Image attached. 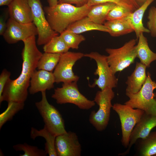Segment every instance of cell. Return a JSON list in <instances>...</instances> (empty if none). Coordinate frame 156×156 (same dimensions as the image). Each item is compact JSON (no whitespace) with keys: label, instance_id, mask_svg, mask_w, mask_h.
I'll list each match as a JSON object with an SVG mask.
<instances>
[{"label":"cell","instance_id":"obj_37","mask_svg":"<svg viewBox=\"0 0 156 156\" xmlns=\"http://www.w3.org/2000/svg\"><path fill=\"white\" fill-rule=\"evenodd\" d=\"M47 2L49 4V6L51 7H53L58 4V0H47Z\"/></svg>","mask_w":156,"mask_h":156},{"label":"cell","instance_id":"obj_30","mask_svg":"<svg viewBox=\"0 0 156 156\" xmlns=\"http://www.w3.org/2000/svg\"><path fill=\"white\" fill-rule=\"evenodd\" d=\"M16 151H22L23 154H19L20 156H46L47 154L44 150L39 149L36 146L28 144L26 143L19 144L13 146Z\"/></svg>","mask_w":156,"mask_h":156},{"label":"cell","instance_id":"obj_2","mask_svg":"<svg viewBox=\"0 0 156 156\" xmlns=\"http://www.w3.org/2000/svg\"><path fill=\"white\" fill-rule=\"evenodd\" d=\"M91 6L87 4L78 7L66 3L44 8L47 20L51 28L60 34L70 25L87 16Z\"/></svg>","mask_w":156,"mask_h":156},{"label":"cell","instance_id":"obj_14","mask_svg":"<svg viewBox=\"0 0 156 156\" xmlns=\"http://www.w3.org/2000/svg\"><path fill=\"white\" fill-rule=\"evenodd\" d=\"M156 127V116L144 112L131 132L127 149L124 152L120 153L119 155L124 156L128 154L137 140L146 137L151 130Z\"/></svg>","mask_w":156,"mask_h":156},{"label":"cell","instance_id":"obj_22","mask_svg":"<svg viewBox=\"0 0 156 156\" xmlns=\"http://www.w3.org/2000/svg\"><path fill=\"white\" fill-rule=\"evenodd\" d=\"M116 5L112 3L99 4L91 6L87 16L94 23L103 25L109 12Z\"/></svg>","mask_w":156,"mask_h":156},{"label":"cell","instance_id":"obj_1","mask_svg":"<svg viewBox=\"0 0 156 156\" xmlns=\"http://www.w3.org/2000/svg\"><path fill=\"white\" fill-rule=\"evenodd\" d=\"M23 41L24 45L21 53V73L16 79H10L6 83L0 104L3 101L25 102L27 98L31 77L37 68L38 61L42 53L36 46L35 36H31Z\"/></svg>","mask_w":156,"mask_h":156},{"label":"cell","instance_id":"obj_32","mask_svg":"<svg viewBox=\"0 0 156 156\" xmlns=\"http://www.w3.org/2000/svg\"><path fill=\"white\" fill-rule=\"evenodd\" d=\"M147 26L151 36L156 37V7L152 6L149 9L147 16Z\"/></svg>","mask_w":156,"mask_h":156},{"label":"cell","instance_id":"obj_39","mask_svg":"<svg viewBox=\"0 0 156 156\" xmlns=\"http://www.w3.org/2000/svg\"></svg>","mask_w":156,"mask_h":156},{"label":"cell","instance_id":"obj_34","mask_svg":"<svg viewBox=\"0 0 156 156\" xmlns=\"http://www.w3.org/2000/svg\"><path fill=\"white\" fill-rule=\"evenodd\" d=\"M89 0H58V3H66L74 4L78 7L87 4Z\"/></svg>","mask_w":156,"mask_h":156},{"label":"cell","instance_id":"obj_23","mask_svg":"<svg viewBox=\"0 0 156 156\" xmlns=\"http://www.w3.org/2000/svg\"><path fill=\"white\" fill-rule=\"evenodd\" d=\"M30 135L34 140L38 137H43L46 141L44 150L47 154L49 156H57L55 146L56 136L51 133L45 126L43 129L39 130L31 127Z\"/></svg>","mask_w":156,"mask_h":156},{"label":"cell","instance_id":"obj_38","mask_svg":"<svg viewBox=\"0 0 156 156\" xmlns=\"http://www.w3.org/2000/svg\"><path fill=\"white\" fill-rule=\"evenodd\" d=\"M147 0H135L140 6L143 5Z\"/></svg>","mask_w":156,"mask_h":156},{"label":"cell","instance_id":"obj_36","mask_svg":"<svg viewBox=\"0 0 156 156\" xmlns=\"http://www.w3.org/2000/svg\"><path fill=\"white\" fill-rule=\"evenodd\" d=\"M13 0H0V6L8 5Z\"/></svg>","mask_w":156,"mask_h":156},{"label":"cell","instance_id":"obj_3","mask_svg":"<svg viewBox=\"0 0 156 156\" xmlns=\"http://www.w3.org/2000/svg\"><path fill=\"white\" fill-rule=\"evenodd\" d=\"M115 96L112 88H107L96 92L94 101L99 106L98 110L92 111L89 117L90 122L99 131L105 129L109 122L111 109L113 105L112 101Z\"/></svg>","mask_w":156,"mask_h":156},{"label":"cell","instance_id":"obj_12","mask_svg":"<svg viewBox=\"0 0 156 156\" xmlns=\"http://www.w3.org/2000/svg\"><path fill=\"white\" fill-rule=\"evenodd\" d=\"M38 34L37 29L33 22L24 24L10 18L7 21L6 30L3 36L8 44H13Z\"/></svg>","mask_w":156,"mask_h":156},{"label":"cell","instance_id":"obj_10","mask_svg":"<svg viewBox=\"0 0 156 156\" xmlns=\"http://www.w3.org/2000/svg\"><path fill=\"white\" fill-rule=\"evenodd\" d=\"M83 57L84 54L81 52L68 51L61 54L53 73L55 83L77 82L79 77L75 74L73 68L76 62Z\"/></svg>","mask_w":156,"mask_h":156},{"label":"cell","instance_id":"obj_33","mask_svg":"<svg viewBox=\"0 0 156 156\" xmlns=\"http://www.w3.org/2000/svg\"><path fill=\"white\" fill-rule=\"evenodd\" d=\"M11 73L6 69H3L0 75V100L2 98V94L4 87L10 79Z\"/></svg>","mask_w":156,"mask_h":156},{"label":"cell","instance_id":"obj_4","mask_svg":"<svg viewBox=\"0 0 156 156\" xmlns=\"http://www.w3.org/2000/svg\"><path fill=\"white\" fill-rule=\"evenodd\" d=\"M156 89V82L152 80L151 74L148 72L141 88L136 93L126 94L129 99L124 104L156 116V98L153 92Z\"/></svg>","mask_w":156,"mask_h":156},{"label":"cell","instance_id":"obj_15","mask_svg":"<svg viewBox=\"0 0 156 156\" xmlns=\"http://www.w3.org/2000/svg\"><path fill=\"white\" fill-rule=\"evenodd\" d=\"M55 83L53 73L42 70H35L30 79L29 92L34 94L39 92L49 90Z\"/></svg>","mask_w":156,"mask_h":156},{"label":"cell","instance_id":"obj_28","mask_svg":"<svg viewBox=\"0 0 156 156\" xmlns=\"http://www.w3.org/2000/svg\"><path fill=\"white\" fill-rule=\"evenodd\" d=\"M60 34L70 49H78L80 43L85 40V37L83 35L67 29Z\"/></svg>","mask_w":156,"mask_h":156},{"label":"cell","instance_id":"obj_11","mask_svg":"<svg viewBox=\"0 0 156 156\" xmlns=\"http://www.w3.org/2000/svg\"><path fill=\"white\" fill-rule=\"evenodd\" d=\"M32 15L33 22L38 32L37 44L44 45L58 33L51 28L46 17L40 0H28Z\"/></svg>","mask_w":156,"mask_h":156},{"label":"cell","instance_id":"obj_8","mask_svg":"<svg viewBox=\"0 0 156 156\" xmlns=\"http://www.w3.org/2000/svg\"><path fill=\"white\" fill-rule=\"evenodd\" d=\"M112 108L118 115L120 119L122 144L125 147L127 148L131 132L144 112L140 109L134 108L125 104L115 103L113 105Z\"/></svg>","mask_w":156,"mask_h":156},{"label":"cell","instance_id":"obj_7","mask_svg":"<svg viewBox=\"0 0 156 156\" xmlns=\"http://www.w3.org/2000/svg\"><path fill=\"white\" fill-rule=\"evenodd\" d=\"M42 99L35 105L42 116L45 126L56 136L66 133L64 120L59 111L48 102L46 91L41 92Z\"/></svg>","mask_w":156,"mask_h":156},{"label":"cell","instance_id":"obj_21","mask_svg":"<svg viewBox=\"0 0 156 156\" xmlns=\"http://www.w3.org/2000/svg\"><path fill=\"white\" fill-rule=\"evenodd\" d=\"M75 33L80 34L92 30H97L108 33L109 30L104 25L94 23L86 16L70 25L66 29Z\"/></svg>","mask_w":156,"mask_h":156},{"label":"cell","instance_id":"obj_26","mask_svg":"<svg viewBox=\"0 0 156 156\" xmlns=\"http://www.w3.org/2000/svg\"><path fill=\"white\" fill-rule=\"evenodd\" d=\"M61 54L44 53H42L37 64V68L52 72L57 65Z\"/></svg>","mask_w":156,"mask_h":156},{"label":"cell","instance_id":"obj_25","mask_svg":"<svg viewBox=\"0 0 156 156\" xmlns=\"http://www.w3.org/2000/svg\"><path fill=\"white\" fill-rule=\"evenodd\" d=\"M69 49L62 38L58 35L52 38L43 47L45 53H53L62 54L68 51Z\"/></svg>","mask_w":156,"mask_h":156},{"label":"cell","instance_id":"obj_19","mask_svg":"<svg viewBox=\"0 0 156 156\" xmlns=\"http://www.w3.org/2000/svg\"><path fill=\"white\" fill-rule=\"evenodd\" d=\"M155 0H147L143 5L129 15V18L131 24L137 39L141 33H150L148 29L144 26L142 19L144 14L148 7Z\"/></svg>","mask_w":156,"mask_h":156},{"label":"cell","instance_id":"obj_20","mask_svg":"<svg viewBox=\"0 0 156 156\" xmlns=\"http://www.w3.org/2000/svg\"><path fill=\"white\" fill-rule=\"evenodd\" d=\"M136 45L137 57L140 62L147 67L150 66L153 62L156 60V53L153 52L149 48L147 38L142 33L139 36Z\"/></svg>","mask_w":156,"mask_h":156},{"label":"cell","instance_id":"obj_9","mask_svg":"<svg viewBox=\"0 0 156 156\" xmlns=\"http://www.w3.org/2000/svg\"><path fill=\"white\" fill-rule=\"evenodd\" d=\"M84 57L94 60L97 66L94 74L98 75V78L94 79L92 84L89 85L90 87L94 88L97 86L102 90L107 88L113 89L116 87L118 79L107 62V56L96 52H92L84 54Z\"/></svg>","mask_w":156,"mask_h":156},{"label":"cell","instance_id":"obj_5","mask_svg":"<svg viewBox=\"0 0 156 156\" xmlns=\"http://www.w3.org/2000/svg\"><path fill=\"white\" fill-rule=\"evenodd\" d=\"M136 40L131 39L117 49L107 48L105 51L107 62L113 74L120 72L134 62L137 57Z\"/></svg>","mask_w":156,"mask_h":156},{"label":"cell","instance_id":"obj_29","mask_svg":"<svg viewBox=\"0 0 156 156\" xmlns=\"http://www.w3.org/2000/svg\"><path fill=\"white\" fill-rule=\"evenodd\" d=\"M106 3H112L124 7L133 12L140 7L135 0H89L87 5L91 6Z\"/></svg>","mask_w":156,"mask_h":156},{"label":"cell","instance_id":"obj_17","mask_svg":"<svg viewBox=\"0 0 156 156\" xmlns=\"http://www.w3.org/2000/svg\"><path fill=\"white\" fill-rule=\"evenodd\" d=\"M146 66L140 62H136L135 69L127 77L126 94H134L141 88L147 77L146 73Z\"/></svg>","mask_w":156,"mask_h":156},{"label":"cell","instance_id":"obj_13","mask_svg":"<svg viewBox=\"0 0 156 156\" xmlns=\"http://www.w3.org/2000/svg\"><path fill=\"white\" fill-rule=\"evenodd\" d=\"M55 146L57 156H80L81 147L78 137L71 131L56 137Z\"/></svg>","mask_w":156,"mask_h":156},{"label":"cell","instance_id":"obj_6","mask_svg":"<svg viewBox=\"0 0 156 156\" xmlns=\"http://www.w3.org/2000/svg\"><path fill=\"white\" fill-rule=\"evenodd\" d=\"M77 82L63 83L62 87L55 89L51 97L58 104L71 103L80 109H89L94 106L96 103L94 101L89 100L80 93Z\"/></svg>","mask_w":156,"mask_h":156},{"label":"cell","instance_id":"obj_27","mask_svg":"<svg viewBox=\"0 0 156 156\" xmlns=\"http://www.w3.org/2000/svg\"><path fill=\"white\" fill-rule=\"evenodd\" d=\"M5 111L0 114V129L7 122L12 119L13 116L24 107V102L10 101L8 102Z\"/></svg>","mask_w":156,"mask_h":156},{"label":"cell","instance_id":"obj_16","mask_svg":"<svg viewBox=\"0 0 156 156\" xmlns=\"http://www.w3.org/2000/svg\"><path fill=\"white\" fill-rule=\"evenodd\" d=\"M8 6L10 18L21 23L33 22L32 11L28 0H13Z\"/></svg>","mask_w":156,"mask_h":156},{"label":"cell","instance_id":"obj_31","mask_svg":"<svg viewBox=\"0 0 156 156\" xmlns=\"http://www.w3.org/2000/svg\"><path fill=\"white\" fill-rule=\"evenodd\" d=\"M132 12L121 6L116 5L109 12L106 21L120 19L129 15Z\"/></svg>","mask_w":156,"mask_h":156},{"label":"cell","instance_id":"obj_35","mask_svg":"<svg viewBox=\"0 0 156 156\" xmlns=\"http://www.w3.org/2000/svg\"><path fill=\"white\" fill-rule=\"evenodd\" d=\"M7 22L6 23L2 16L0 17V35L3 36L7 27Z\"/></svg>","mask_w":156,"mask_h":156},{"label":"cell","instance_id":"obj_18","mask_svg":"<svg viewBox=\"0 0 156 156\" xmlns=\"http://www.w3.org/2000/svg\"><path fill=\"white\" fill-rule=\"evenodd\" d=\"M129 15L120 19L107 21L104 23L103 25L108 29L111 36L118 37L134 31Z\"/></svg>","mask_w":156,"mask_h":156},{"label":"cell","instance_id":"obj_24","mask_svg":"<svg viewBox=\"0 0 156 156\" xmlns=\"http://www.w3.org/2000/svg\"><path fill=\"white\" fill-rule=\"evenodd\" d=\"M136 142L137 151L140 156L156 155V131L151 132L146 137L139 139Z\"/></svg>","mask_w":156,"mask_h":156}]
</instances>
